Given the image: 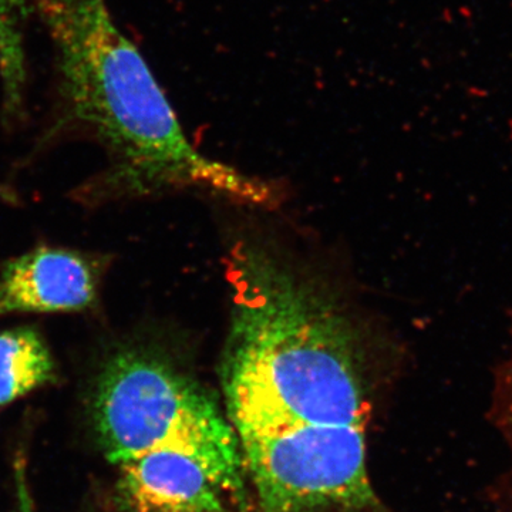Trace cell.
Wrapping results in <instances>:
<instances>
[{"mask_svg":"<svg viewBox=\"0 0 512 512\" xmlns=\"http://www.w3.org/2000/svg\"><path fill=\"white\" fill-rule=\"evenodd\" d=\"M227 279L221 380L238 437L306 424L366 426L370 407L348 318L256 245L229 252Z\"/></svg>","mask_w":512,"mask_h":512,"instance_id":"1","label":"cell"},{"mask_svg":"<svg viewBox=\"0 0 512 512\" xmlns=\"http://www.w3.org/2000/svg\"><path fill=\"white\" fill-rule=\"evenodd\" d=\"M55 55L57 101L64 126L92 137L109 168L100 184L117 194L201 188L254 207H272L268 181L202 156L138 47L107 0H37Z\"/></svg>","mask_w":512,"mask_h":512,"instance_id":"2","label":"cell"},{"mask_svg":"<svg viewBox=\"0 0 512 512\" xmlns=\"http://www.w3.org/2000/svg\"><path fill=\"white\" fill-rule=\"evenodd\" d=\"M93 419L111 463L178 448L200 458L235 503L245 504V464L231 421L204 387L160 353L123 348L94 380Z\"/></svg>","mask_w":512,"mask_h":512,"instance_id":"3","label":"cell"},{"mask_svg":"<svg viewBox=\"0 0 512 512\" xmlns=\"http://www.w3.org/2000/svg\"><path fill=\"white\" fill-rule=\"evenodd\" d=\"M259 512L377 511L366 426L306 424L238 437Z\"/></svg>","mask_w":512,"mask_h":512,"instance_id":"4","label":"cell"},{"mask_svg":"<svg viewBox=\"0 0 512 512\" xmlns=\"http://www.w3.org/2000/svg\"><path fill=\"white\" fill-rule=\"evenodd\" d=\"M100 278V264L92 256L63 248L33 249L0 272V316L92 308Z\"/></svg>","mask_w":512,"mask_h":512,"instance_id":"5","label":"cell"},{"mask_svg":"<svg viewBox=\"0 0 512 512\" xmlns=\"http://www.w3.org/2000/svg\"><path fill=\"white\" fill-rule=\"evenodd\" d=\"M119 467L120 493L134 512H229L218 478L188 451L160 448Z\"/></svg>","mask_w":512,"mask_h":512,"instance_id":"6","label":"cell"},{"mask_svg":"<svg viewBox=\"0 0 512 512\" xmlns=\"http://www.w3.org/2000/svg\"><path fill=\"white\" fill-rule=\"evenodd\" d=\"M56 379V363L35 329L0 333V407Z\"/></svg>","mask_w":512,"mask_h":512,"instance_id":"7","label":"cell"},{"mask_svg":"<svg viewBox=\"0 0 512 512\" xmlns=\"http://www.w3.org/2000/svg\"><path fill=\"white\" fill-rule=\"evenodd\" d=\"M37 0H0V84L3 107L12 119L20 116L25 104V30Z\"/></svg>","mask_w":512,"mask_h":512,"instance_id":"8","label":"cell"},{"mask_svg":"<svg viewBox=\"0 0 512 512\" xmlns=\"http://www.w3.org/2000/svg\"><path fill=\"white\" fill-rule=\"evenodd\" d=\"M19 471V505L15 512H33L32 501H30L28 487H26L25 470L20 466Z\"/></svg>","mask_w":512,"mask_h":512,"instance_id":"9","label":"cell"}]
</instances>
